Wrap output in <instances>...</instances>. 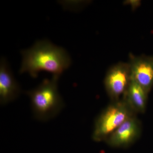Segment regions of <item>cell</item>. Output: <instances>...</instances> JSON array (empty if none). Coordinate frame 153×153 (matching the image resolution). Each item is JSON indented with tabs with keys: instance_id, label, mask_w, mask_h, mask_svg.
I'll return each mask as SVG.
<instances>
[{
	"instance_id": "obj_1",
	"label": "cell",
	"mask_w": 153,
	"mask_h": 153,
	"mask_svg": "<svg viewBox=\"0 0 153 153\" xmlns=\"http://www.w3.org/2000/svg\"><path fill=\"white\" fill-rule=\"evenodd\" d=\"M21 54L22 62L19 73L27 72L33 78L43 71L59 77L71 63L65 49L47 40L37 41L31 48L22 50Z\"/></svg>"
},
{
	"instance_id": "obj_3",
	"label": "cell",
	"mask_w": 153,
	"mask_h": 153,
	"mask_svg": "<svg viewBox=\"0 0 153 153\" xmlns=\"http://www.w3.org/2000/svg\"><path fill=\"white\" fill-rule=\"evenodd\" d=\"M134 115L136 114L123 98L112 102L96 119L92 139L96 142L105 141L119 127Z\"/></svg>"
},
{
	"instance_id": "obj_7",
	"label": "cell",
	"mask_w": 153,
	"mask_h": 153,
	"mask_svg": "<svg viewBox=\"0 0 153 153\" xmlns=\"http://www.w3.org/2000/svg\"><path fill=\"white\" fill-rule=\"evenodd\" d=\"M0 63V102L4 105L16 99L21 89L6 59L2 58Z\"/></svg>"
},
{
	"instance_id": "obj_4",
	"label": "cell",
	"mask_w": 153,
	"mask_h": 153,
	"mask_svg": "<svg viewBox=\"0 0 153 153\" xmlns=\"http://www.w3.org/2000/svg\"><path fill=\"white\" fill-rule=\"evenodd\" d=\"M131 80L128 63L120 62L108 69L104 79V85L111 101L120 100L125 93Z\"/></svg>"
},
{
	"instance_id": "obj_6",
	"label": "cell",
	"mask_w": 153,
	"mask_h": 153,
	"mask_svg": "<svg viewBox=\"0 0 153 153\" xmlns=\"http://www.w3.org/2000/svg\"><path fill=\"white\" fill-rule=\"evenodd\" d=\"M129 58L131 79L149 93L153 86V56L130 53Z\"/></svg>"
},
{
	"instance_id": "obj_5",
	"label": "cell",
	"mask_w": 153,
	"mask_h": 153,
	"mask_svg": "<svg viewBox=\"0 0 153 153\" xmlns=\"http://www.w3.org/2000/svg\"><path fill=\"white\" fill-rule=\"evenodd\" d=\"M141 133V122L134 115L119 127L105 142L112 147H128L139 138Z\"/></svg>"
},
{
	"instance_id": "obj_2",
	"label": "cell",
	"mask_w": 153,
	"mask_h": 153,
	"mask_svg": "<svg viewBox=\"0 0 153 153\" xmlns=\"http://www.w3.org/2000/svg\"><path fill=\"white\" fill-rule=\"evenodd\" d=\"M59 77L52 76L50 79H44L36 88L27 92L33 114L38 120L47 121L52 119L64 106L57 88Z\"/></svg>"
},
{
	"instance_id": "obj_8",
	"label": "cell",
	"mask_w": 153,
	"mask_h": 153,
	"mask_svg": "<svg viewBox=\"0 0 153 153\" xmlns=\"http://www.w3.org/2000/svg\"><path fill=\"white\" fill-rule=\"evenodd\" d=\"M148 93L136 82L131 80L122 98L135 113H144L146 108Z\"/></svg>"
}]
</instances>
